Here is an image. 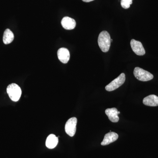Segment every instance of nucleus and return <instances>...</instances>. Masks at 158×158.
<instances>
[{
  "mask_svg": "<svg viewBox=\"0 0 158 158\" xmlns=\"http://www.w3.org/2000/svg\"><path fill=\"white\" fill-rule=\"evenodd\" d=\"M111 37L107 31H103L101 32L98 37V44L100 48L103 52L109 51L111 44Z\"/></svg>",
  "mask_w": 158,
  "mask_h": 158,
  "instance_id": "nucleus-1",
  "label": "nucleus"
},
{
  "mask_svg": "<svg viewBox=\"0 0 158 158\" xmlns=\"http://www.w3.org/2000/svg\"><path fill=\"white\" fill-rule=\"evenodd\" d=\"M7 92L10 99L13 102H18L22 94V90L19 86L12 83L8 86Z\"/></svg>",
  "mask_w": 158,
  "mask_h": 158,
  "instance_id": "nucleus-2",
  "label": "nucleus"
},
{
  "mask_svg": "<svg viewBox=\"0 0 158 158\" xmlns=\"http://www.w3.org/2000/svg\"><path fill=\"white\" fill-rule=\"evenodd\" d=\"M134 74L136 78L141 81H150L154 77L150 73L138 67H135L134 69Z\"/></svg>",
  "mask_w": 158,
  "mask_h": 158,
  "instance_id": "nucleus-3",
  "label": "nucleus"
},
{
  "mask_svg": "<svg viewBox=\"0 0 158 158\" xmlns=\"http://www.w3.org/2000/svg\"><path fill=\"white\" fill-rule=\"evenodd\" d=\"M125 79V74L124 73H122L119 76L106 86L105 88L106 90L108 91L116 90L124 84Z\"/></svg>",
  "mask_w": 158,
  "mask_h": 158,
  "instance_id": "nucleus-4",
  "label": "nucleus"
},
{
  "mask_svg": "<svg viewBox=\"0 0 158 158\" xmlns=\"http://www.w3.org/2000/svg\"><path fill=\"white\" fill-rule=\"evenodd\" d=\"M77 119L76 117H72L68 119L65 125V131L70 137H73L76 131Z\"/></svg>",
  "mask_w": 158,
  "mask_h": 158,
  "instance_id": "nucleus-5",
  "label": "nucleus"
},
{
  "mask_svg": "<svg viewBox=\"0 0 158 158\" xmlns=\"http://www.w3.org/2000/svg\"><path fill=\"white\" fill-rule=\"evenodd\" d=\"M131 45L133 52L138 55L142 56L145 54V50L141 42L132 39L131 41Z\"/></svg>",
  "mask_w": 158,
  "mask_h": 158,
  "instance_id": "nucleus-6",
  "label": "nucleus"
},
{
  "mask_svg": "<svg viewBox=\"0 0 158 158\" xmlns=\"http://www.w3.org/2000/svg\"><path fill=\"white\" fill-rule=\"evenodd\" d=\"M58 59L62 63L66 64L70 59V53L67 48H59L57 52Z\"/></svg>",
  "mask_w": 158,
  "mask_h": 158,
  "instance_id": "nucleus-7",
  "label": "nucleus"
},
{
  "mask_svg": "<svg viewBox=\"0 0 158 158\" xmlns=\"http://www.w3.org/2000/svg\"><path fill=\"white\" fill-rule=\"evenodd\" d=\"M105 113L108 116L109 119L112 122L117 123L119 120L118 114L120 113V112H118L116 108L106 109L105 111Z\"/></svg>",
  "mask_w": 158,
  "mask_h": 158,
  "instance_id": "nucleus-8",
  "label": "nucleus"
},
{
  "mask_svg": "<svg viewBox=\"0 0 158 158\" xmlns=\"http://www.w3.org/2000/svg\"><path fill=\"white\" fill-rule=\"evenodd\" d=\"M62 27L65 30H71L75 28L76 26L75 20L71 18L65 17L63 18L61 21Z\"/></svg>",
  "mask_w": 158,
  "mask_h": 158,
  "instance_id": "nucleus-9",
  "label": "nucleus"
},
{
  "mask_svg": "<svg viewBox=\"0 0 158 158\" xmlns=\"http://www.w3.org/2000/svg\"><path fill=\"white\" fill-rule=\"evenodd\" d=\"M118 137V134L116 133L110 132L105 135L103 140L102 142L101 145L105 146L113 143L117 140Z\"/></svg>",
  "mask_w": 158,
  "mask_h": 158,
  "instance_id": "nucleus-10",
  "label": "nucleus"
},
{
  "mask_svg": "<svg viewBox=\"0 0 158 158\" xmlns=\"http://www.w3.org/2000/svg\"><path fill=\"white\" fill-rule=\"evenodd\" d=\"M143 103L145 106H158V97L154 94H152L144 98Z\"/></svg>",
  "mask_w": 158,
  "mask_h": 158,
  "instance_id": "nucleus-11",
  "label": "nucleus"
},
{
  "mask_svg": "<svg viewBox=\"0 0 158 158\" xmlns=\"http://www.w3.org/2000/svg\"><path fill=\"white\" fill-rule=\"evenodd\" d=\"M59 142L58 138L53 134H51L48 137L46 141V146L49 149H53L57 146Z\"/></svg>",
  "mask_w": 158,
  "mask_h": 158,
  "instance_id": "nucleus-12",
  "label": "nucleus"
},
{
  "mask_svg": "<svg viewBox=\"0 0 158 158\" xmlns=\"http://www.w3.org/2000/svg\"><path fill=\"white\" fill-rule=\"evenodd\" d=\"M14 39V35L11 30L9 29H6L3 35V41L5 44L11 43Z\"/></svg>",
  "mask_w": 158,
  "mask_h": 158,
  "instance_id": "nucleus-13",
  "label": "nucleus"
},
{
  "mask_svg": "<svg viewBox=\"0 0 158 158\" xmlns=\"http://www.w3.org/2000/svg\"><path fill=\"white\" fill-rule=\"evenodd\" d=\"M133 0H121V5L123 8L128 9L130 8L131 5L132 4Z\"/></svg>",
  "mask_w": 158,
  "mask_h": 158,
  "instance_id": "nucleus-14",
  "label": "nucleus"
},
{
  "mask_svg": "<svg viewBox=\"0 0 158 158\" xmlns=\"http://www.w3.org/2000/svg\"><path fill=\"white\" fill-rule=\"evenodd\" d=\"M82 1L84 2H90L94 1V0H82Z\"/></svg>",
  "mask_w": 158,
  "mask_h": 158,
  "instance_id": "nucleus-15",
  "label": "nucleus"
},
{
  "mask_svg": "<svg viewBox=\"0 0 158 158\" xmlns=\"http://www.w3.org/2000/svg\"><path fill=\"white\" fill-rule=\"evenodd\" d=\"M111 40V42H112V41H113V39H111V40Z\"/></svg>",
  "mask_w": 158,
  "mask_h": 158,
  "instance_id": "nucleus-16",
  "label": "nucleus"
}]
</instances>
